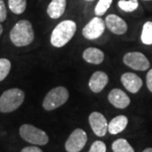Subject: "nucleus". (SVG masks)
<instances>
[{
    "mask_svg": "<svg viewBox=\"0 0 152 152\" xmlns=\"http://www.w3.org/2000/svg\"><path fill=\"white\" fill-rule=\"evenodd\" d=\"M10 38L11 42L19 48L30 45L35 38L31 23L27 20H19L11 29Z\"/></svg>",
    "mask_w": 152,
    "mask_h": 152,
    "instance_id": "f257e3e1",
    "label": "nucleus"
},
{
    "mask_svg": "<svg viewBox=\"0 0 152 152\" xmlns=\"http://www.w3.org/2000/svg\"><path fill=\"white\" fill-rule=\"evenodd\" d=\"M76 23L70 20L60 22L51 35V43L55 48H62L68 43L76 32Z\"/></svg>",
    "mask_w": 152,
    "mask_h": 152,
    "instance_id": "f03ea898",
    "label": "nucleus"
},
{
    "mask_svg": "<svg viewBox=\"0 0 152 152\" xmlns=\"http://www.w3.org/2000/svg\"><path fill=\"white\" fill-rule=\"evenodd\" d=\"M25 101V92L18 88L5 91L0 96V112L10 113L19 108Z\"/></svg>",
    "mask_w": 152,
    "mask_h": 152,
    "instance_id": "7ed1b4c3",
    "label": "nucleus"
},
{
    "mask_svg": "<svg viewBox=\"0 0 152 152\" xmlns=\"http://www.w3.org/2000/svg\"><path fill=\"white\" fill-rule=\"evenodd\" d=\"M69 97L68 89L58 86L52 89L44 98L42 107L46 111H53L63 106Z\"/></svg>",
    "mask_w": 152,
    "mask_h": 152,
    "instance_id": "20e7f679",
    "label": "nucleus"
},
{
    "mask_svg": "<svg viewBox=\"0 0 152 152\" xmlns=\"http://www.w3.org/2000/svg\"><path fill=\"white\" fill-rule=\"evenodd\" d=\"M20 135L24 140L36 145H45L49 141L48 135L45 131L31 124H23L20 128Z\"/></svg>",
    "mask_w": 152,
    "mask_h": 152,
    "instance_id": "39448f33",
    "label": "nucleus"
},
{
    "mask_svg": "<svg viewBox=\"0 0 152 152\" xmlns=\"http://www.w3.org/2000/svg\"><path fill=\"white\" fill-rule=\"evenodd\" d=\"M123 61L125 65L137 71L147 70L151 64L145 55L140 52H130L124 56Z\"/></svg>",
    "mask_w": 152,
    "mask_h": 152,
    "instance_id": "423d86ee",
    "label": "nucleus"
},
{
    "mask_svg": "<svg viewBox=\"0 0 152 152\" xmlns=\"http://www.w3.org/2000/svg\"><path fill=\"white\" fill-rule=\"evenodd\" d=\"M87 134L82 129H76L71 133L69 139L65 142L67 152H80L87 143Z\"/></svg>",
    "mask_w": 152,
    "mask_h": 152,
    "instance_id": "0eeeda50",
    "label": "nucleus"
},
{
    "mask_svg": "<svg viewBox=\"0 0 152 152\" xmlns=\"http://www.w3.org/2000/svg\"><path fill=\"white\" fill-rule=\"evenodd\" d=\"M106 24L101 17L93 18L91 21L83 28V36L88 40H95L99 38L105 31Z\"/></svg>",
    "mask_w": 152,
    "mask_h": 152,
    "instance_id": "6e6552de",
    "label": "nucleus"
},
{
    "mask_svg": "<svg viewBox=\"0 0 152 152\" xmlns=\"http://www.w3.org/2000/svg\"><path fill=\"white\" fill-rule=\"evenodd\" d=\"M89 124L94 134L98 137H103L106 135L108 124L103 114L98 112H93L89 116Z\"/></svg>",
    "mask_w": 152,
    "mask_h": 152,
    "instance_id": "1a4fd4ad",
    "label": "nucleus"
},
{
    "mask_svg": "<svg viewBox=\"0 0 152 152\" xmlns=\"http://www.w3.org/2000/svg\"><path fill=\"white\" fill-rule=\"evenodd\" d=\"M106 26L111 32L116 35H124L128 30L127 23L116 15H109L105 20Z\"/></svg>",
    "mask_w": 152,
    "mask_h": 152,
    "instance_id": "9d476101",
    "label": "nucleus"
},
{
    "mask_svg": "<svg viewBox=\"0 0 152 152\" xmlns=\"http://www.w3.org/2000/svg\"><path fill=\"white\" fill-rule=\"evenodd\" d=\"M121 82L126 90L129 92L135 94L139 92L143 86V81L139 76L134 73H124L121 76Z\"/></svg>",
    "mask_w": 152,
    "mask_h": 152,
    "instance_id": "9b49d317",
    "label": "nucleus"
},
{
    "mask_svg": "<svg viewBox=\"0 0 152 152\" xmlns=\"http://www.w3.org/2000/svg\"><path fill=\"white\" fill-rule=\"evenodd\" d=\"M108 101L116 108L124 109L130 104V98L120 89H113L108 94Z\"/></svg>",
    "mask_w": 152,
    "mask_h": 152,
    "instance_id": "f8f14e48",
    "label": "nucleus"
},
{
    "mask_svg": "<svg viewBox=\"0 0 152 152\" xmlns=\"http://www.w3.org/2000/svg\"><path fill=\"white\" fill-rule=\"evenodd\" d=\"M108 83V75L102 71H96L89 80V87L94 93L101 92Z\"/></svg>",
    "mask_w": 152,
    "mask_h": 152,
    "instance_id": "ddd939ff",
    "label": "nucleus"
},
{
    "mask_svg": "<svg viewBox=\"0 0 152 152\" xmlns=\"http://www.w3.org/2000/svg\"><path fill=\"white\" fill-rule=\"evenodd\" d=\"M67 5V0H52L47 9L50 18L58 19L64 13Z\"/></svg>",
    "mask_w": 152,
    "mask_h": 152,
    "instance_id": "4468645a",
    "label": "nucleus"
},
{
    "mask_svg": "<svg viewBox=\"0 0 152 152\" xmlns=\"http://www.w3.org/2000/svg\"><path fill=\"white\" fill-rule=\"evenodd\" d=\"M84 60L92 64H100L103 62L104 53L96 48H89L83 53Z\"/></svg>",
    "mask_w": 152,
    "mask_h": 152,
    "instance_id": "2eb2a0df",
    "label": "nucleus"
},
{
    "mask_svg": "<svg viewBox=\"0 0 152 152\" xmlns=\"http://www.w3.org/2000/svg\"><path fill=\"white\" fill-rule=\"evenodd\" d=\"M129 119L124 115H119L115 117L108 124L107 130L111 134H118L124 130L128 125Z\"/></svg>",
    "mask_w": 152,
    "mask_h": 152,
    "instance_id": "dca6fc26",
    "label": "nucleus"
},
{
    "mask_svg": "<svg viewBox=\"0 0 152 152\" xmlns=\"http://www.w3.org/2000/svg\"><path fill=\"white\" fill-rule=\"evenodd\" d=\"M112 150L113 152H134L133 147L125 139H118L113 143Z\"/></svg>",
    "mask_w": 152,
    "mask_h": 152,
    "instance_id": "f3484780",
    "label": "nucleus"
},
{
    "mask_svg": "<svg viewBox=\"0 0 152 152\" xmlns=\"http://www.w3.org/2000/svg\"><path fill=\"white\" fill-rule=\"evenodd\" d=\"M9 8L14 14L20 15L26 9V0H8Z\"/></svg>",
    "mask_w": 152,
    "mask_h": 152,
    "instance_id": "a211bd4d",
    "label": "nucleus"
},
{
    "mask_svg": "<svg viewBox=\"0 0 152 152\" xmlns=\"http://www.w3.org/2000/svg\"><path fill=\"white\" fill-rule=\"evenodd\" d=\"M142 42L145 45H152V21L144 24L141 33Z\"/></svg>",
    "mask_w": 152,
    "mask_h": 152,
    "instance_id": "6ab92c4d",
    "label": "nucleus"
},
{
    "mask_svg": "<svg viewBox=\"0 0 152 152\" xmlns=\"http://www.w3.org/2000/svg\"><path fill=\"white\" fill-rule=\"evenodd\" d=\"M118 4L123 11L130 13L138 9L139 2L138 0H119Z\"/></svg>",
    "mask_w": 152,
    "mask_h": 152,
    "instance_id": "aec40b11",
    "label": "nucleus"
},
{
    "mask_svg": "<svg viewBox=\"0 0 152 152\" xmlns=\"http://www.w3.org/2000/svg\"><path fill=\"white\" fill-rule=\"evenodd\" d=\"M113 3V0H99L95 8V14L97 16H102L108 10Z\"/></svg>",
    "mask_w": 152,
    "mask_h": 152,
    "instance_id": "412c9836",
    "label": "nucleus"
},
{
    "mask_svg": "<svg viewBox=\"0 0 152 152\" xmlns=\"http://www.w3.org/2000/svg\"><path fill=\"white\" fill-rule=\"evenodd\" d=\"M11 69V62L7 58H0V82L3 81Z\"/></svg>",
    "mask_w": 152,
    "mask_h": 152,
    "instance_id": "4be33fe9",
    "label": "nucleus"
},
{
    "mask_svg": "<svg viewBox=\"0 0 152 152\" xmlns=\"http://www.w3.org/2000/svg\"><path fill=\"white\" fill-rule=\"evenodd\" d=\"M107 151V146L104 142L101 140H96L93 143L90 148L89 152H106Z\"/></svg>",
    "mask_w": 152,
    "mask_h": 152,
    "instance_id": "5701e85b",
    "label": "nucleus"
},
{
    "mask_svg": "<svg viewBox=\"0 0 152 152\" xmlns=\"http://www.w3.org/2000/svg\"><path fill=\"white\" fill-rule=\"evenodd\" d=\"M7 18V10L4 0H0V22H4Z\"/></svg>",
    "mask_w": 152,
    "mask_h": 152,
    "instance_id": "b1692460",
    "label": "nucleus"
},
{
    "mask_svg": "<svg viewBox=\"0 0 152 152\" xmlns=\"http://www.w3.org/2000/svg\"><path fill=\"white\" fill-rule=\"evenodd\" d=\"M146 86L149 91L152 92V69H150L146 75Z\"/></svg>",
    "mask_w": 152,
    "mask_h": 152,
    "instance_id": "393cba45",
    "label": "nucleus"
},
{
    "mask_svg": "<svg viewBox=\"0 0 152 152\" xmlns=\"http://www.w3.org/2000/svg\"><path fill=\"white\" fill-rule=\"evenodd\" d=\"M20 152H43L39 147L37 146H27L23 148Z\"/></svg>",
    "mask_w": 152,
    "mask_h": 152,
    "instance_id": "a878e982",
    "label": "nucleus"
},
{
    "mask_svg": "<svg viewBox=\"0 0 152 152\" xmlns=\"http://www.w3.org/2000/svg\"><path fill=\"white\" fill-rule=\"evenodd\" d=\"M142 152H152V148H146L145 150H144Z\"/></svg>",
    "mask_w": 152,
    "mask_h": 152,
    "instance_id": "bb28decb",
    "label": "nucleus"
},
{
    "mask_svg": "<svg viewBox=\"0 0 152 152\" xmlns=\"http://www.w3.org/2000/svg\"><path fill=\"white\" fill-rule=\"evenodd\" d=\"M3 26H2V24H1V22H0V36L2 35V33H3Z\"/></svg>",
    "mask_w": 152,
    "mask_h": 152,
    "instance_id": "cd10ccee",
    "label": "nucleus"
},
{
    "mask_svg": "<svg viewBox=\"0 0 152 152\" xmlns=\"http://www.w3.org/2000/svg\"><path fill=\"white\" fill-rule=\"evenodd\" d=\"M87 1H94V0H87Z\"/></svg>",
    "mask_w": 152,
    "mask_h": 152,
    "instance_id": "c85d7f7f",
    "label": "nucleus"
},
{
    "mask_svg": "<svg viewBox=\"0 0 152 152\" xmlns=\"http://www.w3.org/2000/svg\"><path fill=\"white\" fill-rule=\"evenodd\" d=\"M144 1H151V0H144Z\"/></svg>",
    "mask_w": 152,
    "mask_h": 152,
    "instance_id": "c756f323",
    "label": "nucleus"
}]
</instances>
